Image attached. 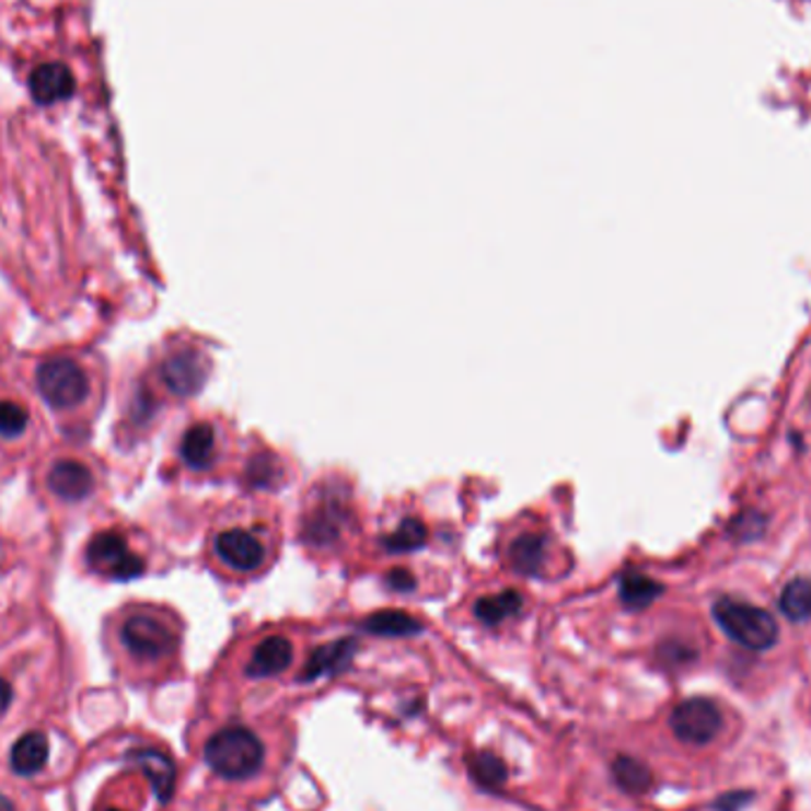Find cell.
I'll return each instance as SVG.
<instances>
[{
    "label": "cell",
    "instance_id": "1",
    "mask_svg": "<svg viewBox=\"0 0 811 811\" xmlns=\"http://www.w3.org/2000/svg\"><path fill=\"white\" fill-rule=\"evenodd\" d=\"M34 384L43 402L62 418L91 416L100 398V375L93 361L74 351L40 356L34 366Z\"/></svg>",
    "mask_w": 811,
    "mask_h": 811
},
{
    "label": "cell",
    "instance_id": "2",
    "mask_svg": "<svg viewBox=\"0 0 811 811\" xmlns=\"http://www.w3.org/2000/svg\"><path fill=\"white\" fill-rule=\"evenodd\" d=\"M119 644L136 662H164L178 650V629L154 607H128L119 622Z\"/></svg>",
    "mask_w": 811,
    "mask_h": 811
},
{
    "label": "cell",
    "instance_id": "3",
    "mask_svg": "<svg viewBox=\"0 0 811 811\" xmlns=\"http://www.w3.org/2000/svg\"><path fill=\"white\" fill-rule=\"evenodd\" d=\"M83 565L97 577L107 579H136L146 572V555L131 541V534L119 526H105L91 534L83 546Z\"/></svg>",
    "mask_w": 811,
    "mask_h": 811
},
{
    "label": "cell",
    "instance_id": "4",
    "mask_svg": "<svg viewBox=\"0 0 811 811\" xmlns=\"http://www.w3.org/2000/svg\"><path fill=\"white\" fill-rule=\"evenodd\" d=\"M205 760L217 776L242 780L262 768L264 743L245 726H228L209 738L205 745Z\"/></svg>",
    "mask_w": 811,
    "mask_h": 811
},
{
    "label": "cell",
    "instance_id": "5",
    "mask_svg": "<svg viewBox=\"0 0 811 811\" xmlns=\"http://www.w3.org/2000/svg\"><path fill=\"white\" fill-rule=\"evenodd\" d=\"M711 615L726 636L748 650H768L778 640V624L764 607L735 601V598H719L711 605Z\"/></svg>",
    "mask_w": 811,
    "mask_h": 811
},
{
    "label": "cell",
    "instance_id": "6",
    "mask_svg": "<svg viewBox=\"0 0 811 811\" xmlns=\"http://www.w3.org/2000/svg\"><path fill=\"white\" fill-rule=\"evenodd\" d=\"M97 473L91 465V461L81 459L77 453H62L43 470V491H46L53 501L74 506L91 501L93 494L97 491Z\"/></svg>",
    "mask_w": 811,
    "mask_h": 811
},
{
    "label": "cell",
    "instance_id": "7",
    "mask_svg": "<svg viewBox=\"0 0 811 811\" xmlns=\"http://www.w3.org/2000/svg\"><path fill=\"white\" fill-rule=\"evenodd\" d=\"M669 726L683 743L707 745L721 733L723 717L717 703L707 700V697H688L672 709Z\"/></svg>",
    "mask_w": 811,
    "mask_h": 811
},
{
    "label": "cell",
    "instance_id": "8",
    "mask_svg": "<svg viewBox=\"0 0 811 811\" xmlns=\"http://www.w3.org/2000/svg\"><path fill=\"white\" fill-rule=\"evenodd\" d=\"M160 378L169 392H174L178 396H190L199 392V387L207 382L209 359L202 351L193 347L171 349L160 363Z\"/></svg>",
    "mask_w": 811,
    "mask_h": 811
},
{
    "label": "cell",
    "instance_id": "9",
    "mask_svg": "<svg viewBox=\"0 0 811 811\" xmlns=\"http://www.w3.org/2000/svg\"><path fill=\"white\" fill-rule=\"evenodd\" d=\"M36 432L32 406L14 394H0V447L22 453L36 441Z\"/></svg>",
    "mask_w": 811,
    "mask_h": 811
},
{
    "label": "cell",
    "instance_id": "10",
    "mask_svg": "<svg viewBox=\"0 0 811 811\" xmlns=\"http://www.w3.org/2000/svg\"><path fill=\"white\" fill-rule=\"evenodd\" d=\"M213 551H217L219 558L231 565L237 572H252V569L259 567L264 563V544L247 530H225L217 534L213 538Z\"/></svg>",
    "mask_w": 811,
    "mask_h": 811
},
{
    "label": "cell",
    "instance_id": "11",
    "mask_svg": "<svg viewBox=\"0 0 811 811\" xmlns=\"http://www.w3.org/2000/svg\"><path fill=\"white\" fill-rule=\"evenodd\" d=\"M347 524V508L337 498H325L321 506L311 510V515L304 522V536L306 541L316 546H325L335 541L341 532V526Z\"/></svg>",
    "mask_w": 811,
    "mask_h": 811
},
{
    "label": "cell",
    "instance_id": "12",
    "mask_svg": "<svg viewBox=\"0 0 811 811\" xmlns=\"http://www.w3.org/2000/svg\"><path fill=\"white\" fill-rule=\"evenodd\" d=\"M292 664V644L285 636H268L254 648L247 672L254 679H266L285 672Z\"/></svg>",
    "mask_w": 811,
    "mask_h": 811
},
{
    "label": "cell",
    "instance_id": "13",
    "mask_svg": "<svg viewBox=\"0 0 811 811\" xmlns=\"http://www.w3.org/2000/svg\"><path fill=\"white\" fill-rule=\"evenodd\" d=\"M142 772H146V776L152 780V788L157 792V797L160 800H169L171 795H174V786H176V766L174 762H171L164 752L160 750H152V748H140V750H134L131 754H128Z\"/></svg>",
    "mask_w": 811,
    "mask_h": 811
},
{
    "label": "cell",
    "instance_id": "14",
    "mask_svg": "<svg viewBox=\"0 0 811 811\" xmlns=\"http://www.w3.org/2000/svg\"><path fill=\"white\" fill-rule=\"evenodd\" d=\"M354 650H356V640H351V638H341V640H335V644L316 648L311 652L302 679L313 681L318 676L341 672V669H345L351 662Z\"/></svg>",
    "mask_w": 811,
    "mask_h": 811
},
{
    "label": "cell",
    "instance_id": "15",
    "mask_svg": "<svg viewBox=\"0 0 811 811\" xmlns=\"http://www.w3.org/2000/svg\"><path fill=\"white\" fill-rule=\"evenodd\" d=\"M213 447H217L213 427L209 422H195L181 439V459L188 467L205 470L213 459Z\"/></svg>",
    "mask_w": 811,
    "mask_h": 811
},
{
    "label": "cell",
    "instance_id": "16",
    "mask_svg": "<svg viewBox=\"0 0 811 811\" xmlns=\"http://www.w3.org/2000/svg\"><path fill=\"white\" fill-rule=\"evenodd\" d=\"M10 762L20 776L38 774L48 762V738L38 731L24 733L18 743H14Z\"/></svg>",
    "mask_w": 811,
    "mask_h": 811
},
{
    "label": "cell",
    "instance_id": "17",
    "mask_svg": "<svg viewBox=\"0 0 811 811\" xmlns=\"http://www.w3.org/2000/svg\"><path fill=\"white\" fill-rule=\"evenodd\" d=\"M546 546H548V541L544 534L530 532V534L518 536L510 546L512 567L526 577L538 575L546 565Z\"/></svg>",
    "mask_w": 811,
    "mask_h": 811
},
{
    "label": "cell",
    "instance_id": "18",
    "mask_svg": "<svg viewBox=\"0 0 811 811\" xmlns=\"http://www.w3.org/2000/svg\"><path fill=\"white\" fill-rule=\"evenodd\" d=\"M363 629L378 636H413L422 629V624L404 610H380L363 622Z\"/></svg>",
    "mask_w": 811,
    "mask_h": 811
},
{
    "label": "cell",
    "instance_id": "19",
    "mask_svg": "<svg viewBox=\"0 0 811 811\" xmlns=\"http://www.w3.org/2000/svg\"><path fill=\"white\" fill-rule=\"evenodd\" d=\"M522 610V595L518 591H503V593H496V595H487V598H479V601L475 603V615L479 622L484 624H501L503 619L518 615V612Z\"/></svg>",
    "mask_w": 811,
    "mask_h": 811
},
{
    "label": "cell",
    "instance_id": "20",
    "mask_svg": "<svg viewBox=\"0 0 811 811\" xmlns=\"http://www.w3.org/2000/svg\"><path fill=\"white\" fill-rule=\"evenodd\" d=\"M660 593H662V583L640 572L624 575L619 581V598L629 610L648 607Z\"/></svg>",
    "mask_w": 811,
    "mask_h": 811
},
{
    "label": "cell",
    "instance_id": "21",
    "mask_svg": "<svg viewBox=\"0 0 811 811\" xmlns=\"http://www.w3.org/2000/svg\"><path fill=\"white\" fill-rule=\"evenodd\" d=\"M778 607L790 622L811 619V579H792L786 589L780 591Z\"/></svg>",
    "mask_w": 811,
    "mask_h": 811
},
{
    "label": "cell",
    "instance_id": "22",
    "mask_svg": "<svg viewBox=\"0 0 811 811\" xmlns=\"http://www.w3.org/2000/svg\"><path fill=\"white\" fill-rule=\"evenodd\" d=\"M612 776H615L617 786L629 795L646 792L650 788V783H652L650 768L644 762H638L634 757H626V754H622V757L612 762Z\"/></svg>",
    "mask_w": 811,
    "mask_h": 811
},
{
    "label": "cell",
    "instance_id": "23",
    "mask_svg": "<svg viewBox=\"0 0 811 811\" xmlns=\"http://www.w3.org/2000/svg\"><path fill=\"white\" fill-rule=\"evenodd\" d=\"M470 774L484 788H501L508 778V768L503 760H498L491 752H479L470 762Z\"/></svg>",
    "mask_w": 811,
    "mask_h": 811
},
{
    "label": "cell",
    "instance_id": "24",
    "mask_svg": "<svg viewBox=\"0 0 811 811\" xmlns=\"http://www.w3.org/2000/svg\"><path fill=\"white\" fill-rule=\"evenodd\" d=\"M425 541H427V526L416 518H408L398 524L387 538H384V546H387V551L392 553H406V551H416L425 546Z\"/></svg>",
    "mask_w": 811,
    "mask_h": 811
},
{
    "label": "cell",
    "instance_id": "25",
    "mask_svg": "<svg viewBox=\"0 0 811 811\" xmlns=\"http://www.w3.org/2000/svg\"><path fill=\"white\" fill-rule=\"evenodd\" d=\"M276 470H278V461L274 459V455L262 453V455H256V459H252L247 467V477L254 487H268V484L276 479Z\"/></svg>",
    "mask_w": 811,
    "mask_h": 811
},
{
    "label": "cell",
    "instance_id": "26",
    "mask_svg": "<svg viewBox=\"0 0 811 811\" xmlns=\"http://www.w3.org/2000/svg\"><path fill=\"white\" fill-rule=\"evenodd\" d=\"M387 583L394 591H413L416 589V577L404 567H394L387 572Z\"/></svg>",
    "mask_w": 811,
    "mask_h": 811
},
{
    "label": "cell",
    "instance_id": "27",
    "mask_svg": "<svg viewBox=\"0 0 811 811\" xmlns=\"http://www.w3.org/2000/svg\"><path fill=\"white\" fill-rule=\"evenodd\" d=\"M750 800H752L750 792H729V795L723 797L721 802H717V807L721 811H735V809H740L743 804H748Z\"/></svg>",
    "mask_w": 811,
    "mask_h": 811
},
{
    "label": "cell",
    "instance_id": "28",
    "mask_svg": "<svg viewBox=\"0 0 811 811\" xmlns=\"http://www.w3.org/2000/svg\"><path fill=\"white\" fill-rule=\"evenodd\" d=\"M10 703H12V686L5 679H0V715H3V711L10 707Z\"/></svg>",
    "mask_w": 811,
    "mask_h": 811
},
{
    "label": "cell",
    "instance_id": "29",
    "mask_svg": "<svg viewBox=\"0 0 811 811\" xmlns=\"http://www.w3.org/2000/svg\"><path fill=\"white\" fill-rule=\"evenodd\" d=\"M0 811H18L5 795H0Z\"/></svg>",
    "mask_w": 811,
    "mask_h": 811
},
{
    "label": "cell",
    "instance_id": "30",
    "mask_svg": "<svg viewBox=\"0 0 811 811\" xmlns=\"http://www.w3.org/2000/svg\"><path fill=\"white\" fill-rule=\"evenodd\" d=\"M103 811H124V809H114V807H107V809H103Z\"/></svg>",
    "mask_w": 811,
    "mask_h": 811
}]
</instances>
